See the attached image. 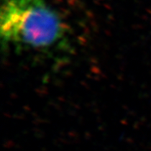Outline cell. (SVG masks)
Here are the masks:
<instances>
[{
	"label": "cell",
	"instance_id": "obj_1",
	"mask_svg": "<svg viewBox=\"0 0 151 151\" xmlns=\"http://www.w3.org/2000/svg\"><path fill=\"white\" fill-rule=\"evenodd\" d=\"M65 30L61 18L45 0H2L3 43L45 50L60 43Z\"/></svg>",
	"mask_w": 151,
	"mask_h": 151
}]
</instances>
